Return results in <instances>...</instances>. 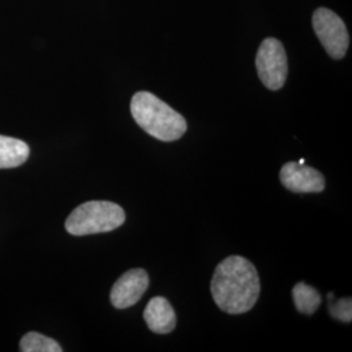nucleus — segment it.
<instances>
[{"instance_id":"9","label":"nucleus","mask_w":352,"mask_h":352,"mask_svg":"<svg viewBox=\"0 0 352 352\" xmlns=\"http://www.w3.org/2000/svg\"><path fill=\"white\" fill-rule=\"evenodd\" d=\"M30 149L19 139L0 135V168H14L26 162Z\"/></svg>"},{"instance_id":"5","label":"nucleus","mask_w":352,"mask_h":352,"mask_svg":"<svg viewBox=\"0 0 352 352\" xmlns=\"http://www.w3.org/2000/svg\"><path fill=\"white\" fill-rule=\"evenodd\" d=\"M312 23L316 36L321 41L327 54L333 59H342L349 49L350 37L340 16L327 8H318L314 13Z\"/></svg>"},{"instance_id":"1","label":"nucleus","mask_w":352,"mask_h":352,"mask_svg":"<svg viewBox=\"0 0 352 352\" xmlns=\"http://www.w3.org/2000/svg\"><path fill=\"white\" fill-rule=\"evenodd\" d=\"M210 291L219 309L228 315H241L251 311L258 300L260 277L250 260L230 256L215 267Z\"/></svg>"},{"instance_id":"13","label":"nucleus","mask_w":352,"mask_h":352,"mask_svg":"<svg viewBox=\"0 0 352 352\" xmlns=\"http://www.w3.org/2000/svg\"><path fill=\"white\" fill-rule=\"evenodd\" d=\"M298 164H305V161H304V158H302V160H300V161H299V162H298Z\"/></svg>"},{"instance_id":"3","label":"nucleus","mask_w":352,"mask_h":352,"mask_svg":"<svg viewBox=\"0 0 352 352\" xmlns=\"http://www.w3.org/2000/svg\"><path fill=\"white\" fill-rule=\"evenodd\" d=\"M126 222V212L111 201H88L77 206L65 221V230L75 236L110 232Z\"/></svg>"},{"instance_id":"4","label":"nucleus","mask_w":352,"mask_h":352,"mask_svg":"<svg viewBox=\"0 0 352 352\" xmlns=\"http://www.w3.org/2000/svg\"><path fill=\"white\" fill-rule=\"evenodd\" d=\"M257 74L265 87L270 90H279L285 85L289 64L283 45L276 38L263 41L256 56Z\"/></svg>"},{"instance_id":"12","label":"nucleus","mask_w":352,"mask_h":352,"mask_svg":"<svg viewBox=\"0 0 352 352\" xmlns=\"http://www.w3.org/2000/svg\"><path fill=\"white\" fill-rule=\"evenodd\" d=\"M329 312L333 318L350 324L352 321L351 298H342L333 304H330Z\"/></svg>"},{"instance_id":"8","label":"nucleus","mask_w":352,"mask_h":352,"mask_svg":"<svg viewBox=\"0 0 352 352\" xmlns=\"http://www.w3.org/2000/svg\"><path fill=\"white\" fill-rule=\"evenodd\" d=\"M144 320L151 331L157 334H168L176 327L175 311L164 296H155L148 302Z\"/></svg>"},{"instance_id":"10","label":"nucleus","mask_w":352,"mask_h":352,"mask_svg":"<svg viewBox=\"0 0 352 352\" xmlns=\"http://www.w3.org/2000/svg\"><path fill=\"white\" fill-rule=\"evenodd\" d=\"M292 299L296 309L302 315H314L321 304V295L309 285L299 282L292 289Z\"/></svg>"},{"instance_id":"6","label":"nucleus","mask_w":352,"mask_h":352,"mask_svg":"<svg viewBox=\"0 0 352 352\" xmlns=\"http://www.w3.org/2000/svg\"><path fill=\"white\" fill-rule=\"evenodd\" d=\"M148 287L149 274L144 269H131L115 282L110 300L115 308L126 309L139 302Z\"/></svg>"},{"instance_id":"2","label":"nucleus","mask_w":352,"mask_h":352,"mask_svg":"<svg viewBox=\"0 0 352 352\" xmlns=\"http://www.w3.org/2000/svg\"><path fill=\"white\" fill-rule=\"evenodd\" d=\"M131 113L148 135L161 141H176L187 132V122L162 100L149 91H139L132 97Z\"/></svg>"},{"instance_id":"7","label":"nucleus","mask_w":352,"mask_h":352,"mask_svg":"<svg viewBox=\"0 0 352 352\" xmlns=\"http://www.w3.org/2000/svg\"><path fill=\"white\" fill-rule=\"evenodd\" d=\"M279 177L285 188L296 193H320L327 186L325 177L318 170L298 162L283 164Z\"/></svg>"},{"instance_id":"11","label":"nucleus","mask_w":352,"mask_h":352,"mask_svg":"<svg viewBox=\"0 0 352 352\" xmlns=\"http://www.w3.org/2000/svg\"><path fill=\"white\" fill-rule=\"evenodd\" d=\"M20 350L23 352H62L63 349L56 340L43 334L30 331L20 342Z\"/></svg>"}]
</instances>
